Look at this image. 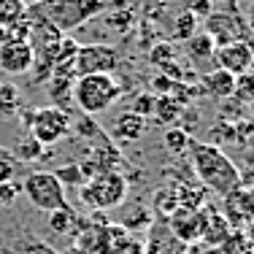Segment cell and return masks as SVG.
Here are the masks:
<instances>
[{
  "label": "cell",
  "instance_id": "5bb4252c",
  "mask_svg": "<svg viewBox=\"0 0 254 254\" xmlns=\"http://www.w3.org/2000/svg\"><path fill=\"white\" fill-rule=\"evenodd\" d=\"M200 84L211 98H219V100L235 98V76L227 73V70H222V68H214V70H208V73H203Z\"/></svg>",
  "mask_w": 254,
  "mask_h": 254
},
{
  "label": "cell",
  "instance_id": "4dcf8cb0",
  "mask_svg": "<svg viewBox=\"0 0 254 254\" xmlns=\"http://www.w3.org/2000/svg\"><path fill=\"white\" fill-rule=\"evenodd\" d=\"M173 78H168L165 73H160V76H154V81H152V92L154 95H171V89H173Z\"/></svg>",
  "mask_w": 254,
  "mask_h": 254
},
{
  "label": "cell",
  "instance_id": "83f0119b",
  "mask_svg": "<svg viewBox=\"0 0 254 254\" xmlns=\"http://www.w3.org/2000/svg\"><path fill=\"white\" fill-rule=\"evenodd\" d=\"M16 165H19V162H16L14 157H11L8 149L0 146V184H3V181H11V179H14Z\"/></svg>",
  "mask_w": 254,
  "mask_h": 254
},
{
  "label": "cell",
  "instance_id": "6da1fadb",
  "mask_svg": "<svg viewBox=\"0 0 254 254\" xmlns=\"http://www.w3.org/2000/svg\"><path fill=\"white\" fill-rule=\"evenodd\" d=\"M190 154H192V165H195L197 179H200L203 187L211 190L214 195L225 197L241 187V171L235 168V162L230 160L216 143L190 141Z\"/></svg>",
  "mask_w": 254,
  "mask_h": 254
},
{
  "label": "cell",
  "instance_id": "5b68a950",
  "mask_svg": "<svg viewBox=\"0 0 254 254\" xmlns=\"http://www.w3.org/2000/svg\"><path fill=\"white\" fill-rule=\"evenodd\" d=\"M35 8L52 22L60 33H70L78 25L103 14V0H46L35 3Z\"/></svg>",
  "mask_w": 254,
  "mask_h": 254
},
{
  "label": "cell",
  "instance_id": "d4e9b609",
  "mask_svg": "<svg viewBox=\"0 0 254 254\" xmlns=\"http://www.w3.org/2000/svg\"><path fill=\"white\" fill-rule=\"evenodd\" d=\"M70 130H76L81 138H92V135H100L98 125H95V119L89 117V114H81L78 111L76 119H70Z\"/></svg>",
  "mask_w": 254,
  "mask_h": 254
},
{
  "label": "cell",
  "instance_id": "f546056e",
  "mask_svg": "<svg viewBox=\"0 0 254 254\" xmlns=\"http://www.w3.org/2000/svg\"><path fill=\"white\" fill-rule=\"evenodd\" d=\"M211 5H214L211 0H187V11H190V14L195 16V19H205V16H208L211 11H214Z\"/></svg>",
  "mask_w": 254,
  "mask_h": 254
},
{
  "label": "cell",
  "instance_id": "8fae6325",
  "mask_svg": "<svg viewBox=\"0 0 254 254\" xmlns=\"http://www.w3.org/2000/svg\"><path fill=\"white\" fill-rule=\"evenodd\" d=\"M0 70L8 76H25L33 70V46L27 41H3L0 44Z\"/></svg>",
  "mask_w": 254,
  "mask_h": 254
},
{
  "label": "cell",
  "instance_id": "4316f807",
  "mask_svg": "<svg viewBox=\"0 0 254 254\" xmlns=\"http://www.w3.org/2000/svg\"><path fill=\"white\" fill-rule=\"evenodd\" d=\"M54 176L60 179V184H76V187H81L84 181H87V176H84V171L78 165H65V168H60L57 173H54Z\"/></svg>",
  "mask_w": 254,
  "mask_h": 254
},
{
  "label": "cell",
  "instance_id": "9a60e30c",
  "mask_svg": "<svg viewBox=\"0 0 254 254\" xmlns=\"http://www.w3.org/2000/svg\"><path fill=\"white\" fill-rule=\"evenodd\" d=\"M108 254H146V244L135 233H130L125 225H111Z\"/></svg>",
  "mask_w": 254,
  "mask_h": 254
},
{
  "label": "cell",
  "instance_id": "e0dca14e",
  "mask_svg": "<svg viewBox=\"0 0 254 254\" xmlns=\"http://www.w3.org/2000/svg\"><path fill=\"white\" fill-rule=\"evenodd\" d=\"M78 225H81V219H78V214L68 203H65L63 208H54L46 214V227H49L54 235H73Z\"/></svg>",
  "mask_w": 254,
  "mask_h": 254
},
{
  "label": "cell",
  "instance_id": "cb8c5ba5",
  "mask_svg": "<svg viewBox=\"0 0 254 254\" xmlns=\"http://www.w3.org/2000/svg\"><path fill=\"white\" fill-rule=\"evenodd\" d=\"M197 25H200V19H195L190 11H184V14L176 19V25H173V35H176L179 41H187L190 35L197 33Z\"/></svg>",
  "mask_w": 254,
  "mask_h": 254
},
{
  "label": "cell",
  "instance_id": "44dd1931",
  "mask_svg": "<svg viewBox=\"0 0 254 254\" xmlns=\"http://www.w3.org/2000/svg\"><path fill=\"white\" fill-rule=\"evenodd\" d=\"M8 152L16 162H35L38 157H44V146H41L33 135H25V138H19Z\"/></svg>",
  "mask_w": 254,
  "mask_h": 254
},
{
  "label": "cell",
  "instance_id": "d6986e66",
  "mask_svg": "<svg viewBox=\"0 0 254 254\" xmlns=\"http://www.w3.org/2000/svg\"><path fill=\"white\" fill-rule=\"evenodd\" d=\"M181 108H184V106H179V103L173 100L171 95H157L152 117H154L160 125H165V127H173V125H176V119L181 117Z\"/></svg>",
  "mask_w": 254,
  "mask_h": 254
},
{
  "label": "cell",
  "instance_id": "4fadbf2b",
  "mask_svg": "<svg viewBox=\"0 0 254 254\" xmlns=\"http://www.w3.org/2000/svg\"><path fill=\"white\" fill-rule=\"evenodd\" d=\"M0 254H57L49 244L38 241L30 233H19L0 241Z\"/></svg>",
  "mask_w": 254,
  "mask_h": 254
},
{
  "label": "cell",
  "instance_id": "1f68e13d",
  "mask_svg": "<svg viewBox=\"0 0 254 254\" xmlns=\"http://www.w3.org/2000/svg\"><path fill=\"white\" fill-rule=\"evenodd\" d=\"M63 254H81V252H78V249H76V246H68V249H65Z\"/></svg>",
  "mask_w": 254,
  "mask_h": 254
},
{
  "label": "cell",
  "instance_id": "f1b7e54d",
  "mask_svg": "<svg viewBox=\"0 0 254 254\" xmlns=\"http://www.w3.org/2000/svg\"><path fill=\"white\" fill-rule=\"evenodd\" d=\"M19 187L14 184V181H3L0 184V208H8V205H14V200L19 197Z\"/></svg>",
  "mask_w": 254,
  "mask_h": 254
},
{
  "label": "cell",
  "instance_id": "277c9868",
  "mask_svg": "<svg viewBox=\"0 0 254 254\" xmlns=\"http://www.w3.org/2000/svg\"><path fill=\"white\" fill-rule=\"evenodd\" d=\"M19 117L25 127L30 130V135L41 143V146H52V143L63 141L70 132V111L60 106H44V108H33V111H22Z\"/></svg>",
  "mask_w": 254,
  "mask_h": 254
},
{
  "label": "cell",
  "instance_id": "7402d4cb",
  "mask_svg": "<svg viewBox=\"0 0 254 254\" xmlns=\"http://www.w3.org/2000/svg\"><path fill=\"white\" fill-rule=\"evenodd\" d=\"M190 132L184 130V127H168L165 130V138H162V143H165L168 152L173 154H184L187 149H190Z\"/></svg>",
  "mask_w": 254,
  "mask_h": 254
},
{
  "label": "cell",
  "instance_id": "9c48e42d",
  "mask_svg": "<svg viewBox=\"0 0 254 254\" xmlns=\"http://www.w3.org/2000/svg\"><path fill=\"white\" fill-rule=\"evenodd\" d=\"M214 63L216 68L227 70L233 76H244L252 73V63H254V52L249 41H230L214 49Z\"/></svg>",
  "mask_w": 254,
  "mask_h": 254
},
{
  "label": "cell",
  "instance_id": "ac0fdd59",
  "mask_svg": "<svg viewBox=\"0 0 254 254\" xmlns=\"http://www.w3.org/2000/svg\"><path fill=\"white\" fill-rule=\"evenodd\" d=\"M184 49H187V54H190L192 63H211V60H214L216 44L208 38V33H200V30H197L195 35H190V38L184 41Z\"/></svg>",
  "mask_w": 254,
  "mask_h": 254
},
{
  "label": "cell",
  "instance_id": "ba28073f",
  "mask_svg": "<svg viewBox=\"0 0 254 254\" xmlns=\"http://www.w3.org/2000/svg\"><path fill=\"white\" fill-rule=\"evenodd\" d=\"M76 76L87 73H114L119 68V52L111 44H78L73 54Z\"/></svg>",
  "mask_w": 254,
  "mask_h": 254
},
{
  "label": "cell",
  "instance_id": "484cf974",
  "mask_svg": "<svg viewBox=\"0 0 254 254\" xmlns=\"http://www.w3.org/2000/svg\"><path fill=\"white\" fill-rule=\"evenodd\" d=\"M154 100H157L154 92H141V95H135V98H132L130 111L146 119V117H152V111H154Z\"/></svg>",
  "mask_w": 254,
  "mask_h": 254
},
{
  "label": "cell",
  "instance_id": "603a6c76",
  "mask_svg": "<svg viewBox=\"0 0 254 254\" xmlns=\"http://www.w3.org/2000/svg\"><path fill=\"white\" fill-rule=\"evenodd\" d=\"M171 60H176V46L168 44V41H160V44H154L152 49H149V63L157 65V68L171 63Z\"/></svg>",
  "mask_w": 254,
  "mask_h": 254
},
{
  "label": "cell",
  "instance_id": "ffe728a7",
  "mask_svg": "<svg viewBox=\"0 0 254 254\" xmlns=\"http://www.w3.org/2000/svg\"><path fill=\"white\" fill-rule=\"evenodd\" d=\"M22 108L19 87L14 81H0V117H16Z\"/></svg>",
  "mask_w": 254,
  "mask_h": 254
},
{
  "label": "cell",
  "instance_id": "7c38bea8",
  "mask_svg": "<svg viewBox=\"0 0 254 254\" xmlns=\"http://www.w3.org/2000/svg\"><path fill=\"white\" fill-rule=\"evenodd\" d=\"M173 219H171V227L176 233L179 241H197L203 238V227H205V219L197 208H179L173 211Z\"/></svg>",
  "mask_w": 254,
  "mask_h": 254
},
{
  "label": "cell",
  "instance_id": "8992f818",
  "mask_svg": "<svg viewBox=\"0 0 254 254\" xmlns=\"http://www.w3.org/2000/svg\"><path fill=\"white\" fill-rule=\"evenodd\" d=\"M22 192L27 195V200L38 211L49 214L54 208H63L65 203V187L60 184V179L52 171H33L22 184Z\"/></svg>",
  "mask_w": 254,
  "mask_h": 254
},
{
  "label": "cell",
  "instance_id": "3957f363",
  "mask_svg": "<svg viewBox=\"0 0 254 254\" xmlns=\"http://www.w3.org/2000/svg\"><path fill=\"white\" fill-rule=\"evenodd\" d=\"M127 197V179L119 171H103L95 173L78 187V200L89 211H106L117 208Z\"/></svg>",
  "mask_w": 254,
  "mask_h": 254
},
{
  "label": "cell",
  "instance_id": "7a4b0ae2",
  "mask_svg": "<svg viewBox=\"0 0 254 254\" xmlns=\"http://www.w3.org/2000/svg\"><path fill=\"white\" fill-rule=\"evenodd\" d=\"M122 98V84L114 78V73H87L78 76L73 84V106L81 114H103Z\"/></svg>",
  "mask_w": 254,
  "mask_h": 254
},
{
  "label": "cell",
  "instance_id": "30bf717a",
  "mask_svg": "<svg viewBox=\"0 0 254 254\" xmlns=\"http://www.w3.org/2000/svg\"><path fill=\"white\" fill-rule=\"evenodd\" d=\"M76 249L81 254H108L111 244V225L100 219H87L76 227Z\"/></svg>",
  "mask_w": 254,
  "mask_h": 254
},
{
  "label": "cell",
  "instance_id": "52a82bcc",
  "mask_svg": "<svg viewBox=\"0 0 254 254\" xmlns=\"http://www.w3.org/2000/svg\"><path fill=\"white\" fill-rule=\"evenodd\" d=\"M203 33H208V38L214 41L216 46L230 44V41H249L252 38V27H249V22L238 14V8L211 11V14L205 16V30Z\"/></svg>",
  "mask_w": 254,
  "mask_h": 254
},
{
  "label": "cell",
  "instance_id": "2e32d148",
  "mask_svg": "<svg viewBox=\"0 0 254 254\" xmlns=\"http://www.w3.org/2000/svg\"><path fill=\"white\" fill-rule=\"evenodd\" d=\"M111 132H114V138H119V141L132 143V141H138V138H143V132H146V119L138 117V114H132V111H125V114H119V117L114 119Z\"/></svg>",
  "mask_w": 254,
  "mask_h": 254
}]
</instances>
